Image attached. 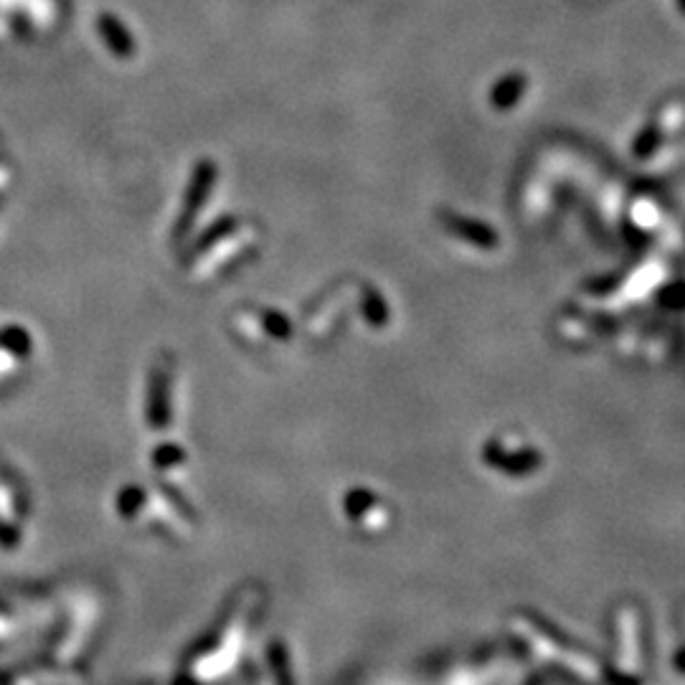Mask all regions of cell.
Returning <instances> with one entry per match:
<instances>
[{
    "mask_svg": "<svg viewBox=\"0 0 685 685\" xmlns=\"http://www.w3.org/2000/svg\"><path fill=\"white\" fill-rule=\"evenodd\" d=\"M214 183H216V165L209 163V160L198 163V168L193 170L191 183H188L186 198H183V211H181V216H178L176 226H173V229H176L173 231L176 242H183V239L188 236V231H191L193 221H196L198 211H201V206L206 203V198H209Z\"/></svg>",
    "mask_w": 685,
    "mask_h": 685,
    "instance_id": "1",
    "label": "cell"
},
{
    "mask_svg": "<svg viewBox=\"0 0 685 685\" xmlns=\"http://www.w3.org/2000/svg\"><path fill=\"white\" fill-rule=\"evenodd\" d=\"M264 323H267L269 333L277 335V338H287V335H290V330H287V323L280 318V315H274V318L272 315H267V318H264Z\"/></svg>",
    "mask_w": 685,
    "mask_h": 685,
    "instance_id": "5",
    "label": "cell"
},
{
    "mask_svg": "<svg viewBox=\"0 0 685 685\" xmlns=\"http://www.w3.org/2000/svg\"><path fill=\"white\" fill-rule=\"evenodd\" d=\"M170 422V376L168 368L155 366L148 384V424L155 429L168 427Z\"/></svg>",
    "mask_w": 685,
    "mask_h": 685,
    "instance_id": "2",
    "label": "cell"
},
{
    "mask_svg": "<svg viewBox=\"0 0 685 685\" xmlns=\"http://www.w3.org/2000/svg\"><path fill=\"white\" fill-rule=\"evenodd\" d=\"M183 460V450L181 447H173V444H165L155 452V465L165 467V465H176V462Z\"/></svg>",
    "mask_w": 685,
    "mask_h": 685,
    "instance_id": "3",
    "label": "cell"
},
{
    "mask_svg": "<svg viewBox=\"0 0 685 685\" xmlns=\"http://www.w3.org/2000/svg\"><path fill=\"white\" fill-rule=\"evenodd\" d=\"M231 226H234V221H231V219H224L219 226H214V231H209V234H203V236H201V242H198V247H196L198 252H203V249H209V244H211V242H219L221 236L229 234Z\"/></svg>",
    "mask_w": 685,
    "mask_h": 685,
    "instance_id": "4",
    "label": "cell"
}]
</instances>
